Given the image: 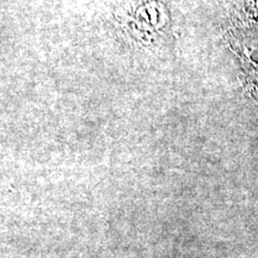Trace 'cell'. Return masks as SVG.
Here are the masks:
<instances>
[{"label":"cell","instance_id":"6da1fadb","mask_svg":"<svg viewBox=\"0 0 258 258\" xmlns=\"http://www.w3.org/2000/svg\"><path fill=\"white\" fill-rule=\"evenodd\" d=\"M241 62H243L245 80H246L247 88L253 92V96L258 98V63L251 59L246 50L244 51Z\"/></svg>","mask_w":258,"mask_h":258}]
</instances>
